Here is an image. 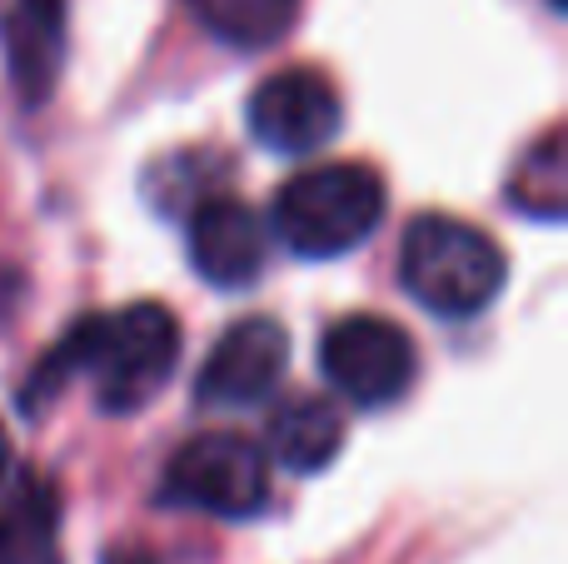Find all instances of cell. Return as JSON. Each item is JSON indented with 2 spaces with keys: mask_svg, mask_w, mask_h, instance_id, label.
Masks as SVG:
<instances>
[{
  "mask_svg": "<svg viewBox=\"0 0 568 564\" xmlns=\"http://www.w3.org/2000/svg\"><path fill=\"white\" fill-rule=\"evenodd\" d=\"M180 360V325L165 305L135 300L115 315H85L75 320L55 355L40 360L36 380L26 385V410H40V400L55 395L70 375H90L95 400L110 415L140 410L160 395Z\"/></svg>",
  "mask_w": 568,
  "mask_h": 564,
  "instance_id": "obj_1",
  "label": "cell"
},
{
  "mask_svg": "<svg viewBox=\"0 0 568 564\" xmlns=\"http://www.w3.org/2000/svg\"><path fill=\"white\" fill-rule=\"evenodd\" d=\"M504 275H509L504 250L479 225H469V220L419 215L404 230L399 280L434 315H449V320L479 315L499 295Z\"/></svg>",
  "mask_w": 568,
  "mask_h": 564,
  "instance_id": "obj_2",
  "label": "cell"
},
{
  "mask_svg": "<svg viewBox=\"0 0 568 564\" xmlns=\"http://www.w3.org/2000/svg\"><path fill=\"white\" fill-rule=\"evenodd\" d=\"M384 215V180L359 160H334L290 175L275 190V230L304 260L349 255Z\"/></svg>",
  "mask_w": 568,
  "mask_h": 564,
  "instance_id": "obj_3",
  "label": "cell"
},
{
  "mask_svg": "<svg viewBox=\"0 0 568 564\" xmlns=\"http://www.w3.org/2000/svg\"><path fill=\"white\" fill-rule=\"evenodd\" d=\"M270 495V470L260 445H250L245 435H200L170 460L165 470V500L190 510H210L225 520H245L255 510H265Z\"/></svg>",
  "mask_w": 568,
  "mask_h": 564,
  "instance_id": "obj_4",
  "label": "cell"
},
{
  "mask_svg": "<svg viewBox=\"0 0 568 564\" xmlns=\"http://www.w3.org/2000/svg\"><path fill=\"white\" fill-rule=\"evenodd\" d=\"M320 370L354 405H389L414 385V340L384 315H344L324 330Z\"/></svg>",
  "mask_w": 568,
  "mask_h": 564,
  "instance_id": "obj_5",
  "label": "cell"
},
{
  "mask_svg": "<svg viewBox=\"0 0 568 564\" xmlns=\"http://www.w3.org/2000/svg\"><path fill=\"white\" fill-rule=\"evenodd\" d=\"M339 120V90L310 66L280 70L250 95V130L275 155H310V150L329 145Z\"/></svg>",
  "mask_w": 568,
  "mask_h": 564,
  "instance_id": "obj_6",
  "label": "cell"
},
{
  "mask_svg": "<svg viewBox=\"0 0 568 564\" xmlns=\"http://www.w3.org/2000/svg\"><path fill=\"white\" fill-rule=\"evenodd\" d=\"M284 360H290V335L280 320L270 315H245L215 340L195 375V400L215 410L255 405L280 385Z\"/></svg>",
  "mask_w": 568,
  "mask_h": 564,
  "instance_id": "obj_7",
  "label": "cell"
},
{
  "mask_svg": "<svg viewBox=\"0 0 568 564\" xmlns=\"http://www.w3.org/2000/svg\"><path fill=\"white\" fill-rule=\"evenodd\" d=\"M0 50L20 105L50 100L65 66V0H0Z\"/></svg>",
  "mask_w": 568,
  "mask_h": 564,
  "instance_id": "obj_8",
  "label": "cell"
},
{
  "mask_svg": "<svg viewBox=\"0 0 568 564\" xmlns=\"http://www.w3.org/2000/svg\"><path fill=\"white\" fill-rule=\"evenodd\" d=\"M190 265L220 290H240L265 270V225L240 200H205L190 220Z\"/></svg>",
  "mask_w": 568,
  "mask_h": 564,
  "instance_id": "obj_9",
  "label": "cell"
},
{
  "mask_svg": "<svg viewBox=\"0 0 568 564\" xmlns=\"http://www.w3.org/2000/svg\"><path fill=\"white\" fill-rule=\"evenodd\" d=\"M344 445V415L320 395H300L270 420V455L294 475L324 470Z\"/></svg>",
  "mask_w": 568,
  "mask_h": 564,
  "instance_id": "obj_10",
  "label": "cell"
},
{
  "mask_svg": "<svg viewBox=\"0 0 568 564\" xmlns=\"http://www.w3.org/2000/svg\"><path fill=\"white\" fill-rule=\"evenodd\" d=\"M195 20L215 40L235 50H270L280 36H290L300 0H190Z\"/></svg>",
  "mask_w": 568,
  "mask_h": 564,
  "instance_id": "obj_11",
  "label": "cell"
},
{
  "mask_svg": "<svg viewBox=\"0 0 568 564\" xmlns=\"http://www.w3.org/2000/svg\"><path fill=\"white\" fill-rule=\"evenodd\" d=\"M509 200L524 215L539 220H559L568 205V160H564V130L554 125L539 145L524 155V165L509 180Z\"/></svg>",
  "mask_w": 568,
  "mask_h": 564,
  "instance_id": "obj_12",
  "label": "cell"
},
{
  "mask_svg": "<svg viewBox=\"0 0 568 564\" xmlns=\"http://www.w3.org/2000/svg\"><path fill=\"white\" fill-rule=\"evenodd\" d=\"M50 520H0V564H50Z\"/></svg>",
  "mask_w": 568,
  "mask_h": 564,
  "instance_id": "obj_13",
  "label": "cell"
},
{
  "mask_svg": "<svg viewBox=\"0 0 568 564\" xmlns=\"http://www.w3.org/2000/svg\"><path fill=\"white\" fill-rule=\"evenodd\" d=\"M10 470V440H6V425H0V480H6Z\"/></svg>",
  "mask_w": 568,
  "mask_h": 564,
  "instance_id": "obj_14",
  "label": "cell"
},
{
  "mask_svg": "<svg viewBox=\"0 0 568 564\" xmlns=\"http://www.w3.org/2000/svg\"><path fill=\"white\" fill-rule=\"evenodd\" d=\"M549 6H554V10H564V6H568V0H549Z\"/></svg>",
  "mask_w": 568,
  "mask_h": 564,
  "instance_id": "obj_15",
  "label": "cell"
}]
</instances>
